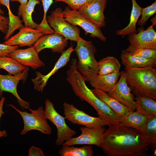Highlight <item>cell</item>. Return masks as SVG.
Instances as JSON below:
<instances>
[{
	"instance_id": "obj_7",
	"label": "cell",
	"mask_w": 156,
	"mask_h": 156,
	"mask_svg": "<svg viewBox=\"0 0 156 156\" xmlns=\"http://www.w3.org/2000/svg\"><path fill=\"white\" fill-rule=\"evenodd\" d=\"M62 9L56 8L47 17L49 26L53 28L55 33L63 36L67 40L77 42L80 33L79 27L66 21L63 16Z\"/></svg>"
},
{
	"instance_id": "obj_23",
	"label": "cell",
	"mask_w": 156,
	"mask_h": 156,
	"mask_svg": "<svg viewBox=\"0 0 156 156\" xmlns=\"http://www.w3.org/2000/svg\"><path fill=\"white\" fill-rule=\"evenodd\" d=\"M132 9L130 21L128 25L124 28L117 30L116 33L117 35H120L124 38L127 35L129 36L133 34H136V24L138 19L141 15L142 9L137 3L135 0H131Z\"/></svg>"
},
{
	"instance_id": "obj_3",
	"label": "cell",
	"mask_w": 156,
	"mask_h": 156,
	"mask_svg": "<svg viewBox=\"0 0 156 156\" xmlns=\"http://www.w3.org/2000/svg\"><path fill=\"white\" fill-rule=\"evenodd\" d=\"M126 81L132 94L136 96H146L156 100V69L125 67Z\"/></svg>"
},
{
	"instance_id": "obj_14",
	"label": "cell",
	"mask_w": 156,
	"mask_h": 156,
	"mask_svg": "<svg viewBox=\"0 0 156 156\" xmlns=\"http://www.w3.org/2000/svg\"><path fill=\"white\" fill-rule=\"evenodd\" d=\"M107 0H93L79 10L82 16L100 28L105 25L104 11L106 7Z\"/></svg>"
},
{
	"instance_id": "obj_2",
	"label": "cell",
	"mask_w": 156,
	"mask_h": 156,
	"mask_svg": "<svg viewBox=\"0 0 156 156\" xmlns=\"http://www.w3.org/2000/svg\"><path fill=\"white\" fill-rule=\"evenodd\" d=\"M77 60L73 59L66 73V80L75 95L82 101L89 104L107 125L119 123V117L105 103L97 97L86 85L84 77L77 68Z\"/></svg>"
},
{
	"instance_id": "obj_6",
	"label": "cell",
	"mask_w": 156,
	"mask_h": 156,
	"mask_svg": "<svg viewBox=\"0 0 156 156\" xmlns=\"http://www.w3.org/2000/svg\"><path fill=\"white\" fill-rule=\"evenodd\" d=\"M45 114L46 118L51 121L57 129V138L55 144L60 146L66 140L76 134L75 131L70 128L66 124L65 117L59 114L54 107V105L49 99L45 102Z\"/></svg>"
},
{
	"instance_id": "obj_38",
	"label": "cell",
	"mask_w": 156,
	"mask_h": 156,
	"mask_svg": "<svg viewBox=\"0 0 156 156\" xmlns=\"http://www.w3.org/2000/svg\"><path fill=\"white\" fill-rule=\"evenodd\" d=\"M11 1H18L20 3L21 5H24L28 2V0H10Z\"/></svg>"
},
{
	"instance_id": "obj_31",
	"label": "cell",
	"mask_w": 156,
	"mask_h": 156,
	"mask_svg": "<svg viewBox=\"0 0 156 156\" xmlns=\"http://www.w3.org/2000/svg\"><path fill=\"white\" fill-rule=\"evenodd\" d=\"M156 12V1L151 5L144 8H142L141 17L138 22V24L143 27L149 18Z\"/></svg>"
},
{
	"instance_id": "obj_20",
	"label": "cell",
	"mask_w": 156,
	"mask_h": 156,
	"mask_svg": "<svg viewBox=\"0 0 156 156\" xmlns=\"http://www.w3.org/2000/svg\"><path fill=\"white\" fill-rule=\"evenodd\" d=\"M120 74V72L119 71L104 75H97L89 82L94 88L108 93L118 82Z\"/></svg>"
},
{
	"instance_id": "obj_1",
	"label": "cell",
	"mask_w": 156,
	"mask_h": 156,
	"mask_svg": "<svg viewBox=\"0 0 156 156\" xmlns=\"http://www.w3.org/2000/svg\"><path fill=\"white\" fill-rule=\"evenodd\" d=\"M104 132L100 148L108 156H146L149 144L139 131L118 123Z\"/></svg>"
},
{
	"instance_id": "obj_33",
	"label": "cell",
	"mask_w": 156,
	"mask_h": 156,
	"mask_svg": "<svg viewBox=\"0 0 156 156\" xmlns=\"http://www.w3.org/2000/svg\"><path fill=\"white\" fill-rule=\"evenodd\" d=\"M130 53L135 56L144 59H156V50L140 49Z\"/></svg>"
},
{
	"instance_id": "obj_15",
	"label": "cell",
	"mask_w": 156,
	"mask_h": 156,
	"mask_svg": "<svg viewBox=\"0 0 156 156\" xmlns=\"http://www.w3.org/2000/svg\"><path fill=\"white\" fill-rule=\"evenodd\" d=\"M19 31L6 40L3 44L10 46L31 47L45 34L40 31L25 26L20 28Z\"/></svg>"
},
{
	"instance_id": "obj_12",
	"label": "cell",
	"mask_w": 156,
	"mask_h": 156,
	"mask_svg": "<svg viewBox=\"0 0 156 156\" xmlns=\"http://www.w3.org/2000/svg\"><path fill=\"white\" fill-rule=\"evenodd\" d=\"M120 72L119 80L107 93L124 105L134 111L137 106L135 97L127 84L125 71Z\"/></svg>"
},
{
	"instance_id": "obj_29",
	"label": "cell",
	"mask_w": 156,
	"mask_h": 156,
	"mask_svg": "<svg viewBox=\"0 0 156 156\" xmlns=\"http://www.w3.org/2000/svg\"><path fill=\"white\" fill-rule=\"evenodd\" d=\"M26 67L10 57H0V68L5 69L10 75L20 74Z\"/></svg>"
},
{
	"instance_id": "obj_5",
	"label": "cell",
	"mask_w": 156,
	"mask_h": 156,
	"mask_svg": "<svg viewBox=\"0 0 156 156\" xmlns=\"http://www.w3.org/2000/svg\"><path fill=\"white\" fill-rule=\"evenodd\" d=\"M8 105L15 109L22 117L24 123L23 129L20 134L24 135L28 131L32 130H36L41 133L50 135L52 133V129L48 124L46 118L44 110L42 106L36 110L29 108L30 112L29 113L26 111H22L11 104Z\"/></svg>"
},
{
	"instance_id": "obj_24",
	"label": "cell",
	"mask_w": 156,
	"mask_h": 156,
	"mask_svg": "<svg viewBox=\"0 0 156 156\" xmlns=\"http://www.w3.org/2000/svg\"><path fill=\"white\" fill-rule=\"evenodd\" d=\"M40 3L38 0H29L24 5H20L18 8V16H21L25 25L37 29L38 24L33 21L32 14L34 12L35 6Z\"/></svg>"
},
{
	"instance_id": "obj_17",
	"label": "cell",
	"mask_w": 156,
	"mask_h": 156,
	"mask_svg": "<svg viewBox=\"0 0 156 156\" xmlns=\"http://www.w3.org/2000/svg\"><path fill=\"white\" fill-rule=\"evenodd\" d=\"M74 51L73 46L64 51L52 70L48 74L44 75L40 72H36V77L31 79L34 84V88L39 92H42L49 78L61 68L66 65L69 61L72 53Z\"/></svg>"
},
{
	"instance_id": "obj_10",
	"label": "cell",
	"mask_w": 156,
	"mask_h": 156,
	"mask_svg": "<svg viewBox=\"0 0 156 156\" xmlns=\"http://www.w3.org/2000/svg\"><path fill=\"white\" fill-rule=\"evenodd\" d=\"M153 25L145 30L143 27L138 29V33L128 36L129 45L126 50L132 53L138 50H156V32Z\"/></svg>"
},
{
	"instance_id": "obj_32",
	"label": "cell",
	"mask_w": 156,
	"mask_h": 156,
	"mask_svg": "<svg viewBox=\"0 0 156 156\" xmlns=\"http://www.w3.org/2000/svg\"><path fill=\"white\" fill-rule=\"evenodd\" d=\"M93 0H55V2H62L68 5L70 9L78 10L83 6Z\"/></svg>"
},
{
	"instance_id": "obj_11",
	"label": "cell",
	"mask_w": 156,
	"mask_h": 156,
	"mask_svg": "<svg viewBox=\"0 0 156 156\" xmlns=\"http://www.w3.org/2000/svg\"><path fill=\"white\" fill-rule=\"evenodd\" d=\"M29 70V68L26 66L21 73L14 76L0 74V97H1L3 92L12 93L16 98L17 102L23 109H28L30 104L21 98L17 93V87L20 81L26 80Z\"/></svg>"
},
{
	"instance_id": "obj_16",
	"label": "cell",
	"mask_w": 156,
	"mask_h": 156,
	"mask_svg": "<svg viewBox=\"0 0 156 156\" xmlns=\"http://www.w3.org/2000/svg\"><path fill=\"white\" fill-rule=\"evenodd\" d=\"M67 42L63 36L55 33L41 36L32 47L38 53L48 48L51 49L53 53H62L66 46Z\"/></svg>"
},
{
	"instance_id": "obj_25",
	"label": "cell",
	"mask_w": 156,
	"mask_h": 156,
	"mask_svg": "<svg viewBox=\"0 0 156 156\" xmlns=\"http://www.w3.org/2000/svg\"><path fill=\"white\" fill-rule=\"evenodd\" d=\"M136 111L150 117L156 116V102L151 97L146 96H136Z\"/></svg>"
},
{
	"instance_id": "obj_36",
	"label": "cell",
	"mask_w": 156,
	"mask_h": 156,
	"mask_svg": "<svg viewBox=\"0 0 156 156\" xmlns=\"http://www.w3.org/2000/svg\"><path fill=\"white\" fill-rule=\"evenodd\" d=\"M28 156H44L45 155L41 148L32 146L29 150Z\"/></svg>"
},
{
	"instance_id": "obj_19",
	"label": "cell",
	"mask_w": 156,
	"mask_h": 156,
	"mask_svg": "<svg viewBox=\"0 0 156 156\" xmlns=\"http://www.w3.org/2000/svg\"><path fill=\"white\" fill-rule=\"evenodd\" d=\"M122 62L125 67L142 68L151 67L155 68L156 59H146L135 56L126 50L122 51Z\"/></svg>"
},
{
	"instance_id": "obj_28",
	"label": "cell",
	"mask_w": 156,
	"mask_h": 156,
	"mask_svg": "<svg viewBox=\"0 0 156 156\" xmlns=\"http://www.w3.org/2000/svg\"><path fill=\"white\" fill-rule=\"evenodd\" d=\"M58 153L61 156H92L94 151L91 146L76 147L73 146H62Z\"/></svg>"
},
{
	"instance_id": "obj_4",
	"label": "cell",
	"mask_w": 156,
	"mask_h": 156,
	"mask_svg": "<svg viewBox=\"0 0 156 156\" xmlns=\"http://www.w3.org/2000/svg\"><path fill=\"white\" fill-rule=\"evenodd\" d=\"M74 49L78 57L77 68L86 81H89L98 75V62L94 54L96 50L92 42L87 41L79 37Z\"/></svg>"
},
{
	"instance_id": "obj_21",
	"label": "cell",
	"mask_w": 156,
	"mask_h": 156,
	"mask_svg": "<svg viewBox=\"0 0 156 156\" xmlns=\"http://www.w3.org/2000/svg\"><path fill=\"white\" fill-rule=\"evenodd\" d=\"M91 90L97 97L106 103L119 117L124 116L129 112L133 111L120 103L106 92L95 88Z\"/></svg>"
},
{
	"instance_id": "obj_13",
	"label": "cell",
	"mask_w": 156,
	"mask_h": 156,
	"mask_svg": "<svg viewBox=\"0 0 156 156\" xmlns=\"http://www.w3.org/2000/svg\"><path fill=\"white\" fill-rule=\"evenodd\" d=\"M81 134L66 140L62 146H74L77 144L94 145L100 148V145L104 132L106 130L104 126L96 128L86 127L80 128Z\"/></svg>"
},
{
	"instance_id": "obj_37",
	"label": "cell",
	"mask_w": 156,
	"mask_h": 156,
	"mask_svg": "<svg viewBox=\"0 0 156 156\" xmlns=\"http://www.w3.org/2000/svg\"><path fill=\"white\" fill-rule=\"evenodd\" d=\"M5 100V97H1V99L0 101V120L1 116L5 112L3 109V105ZM7 136V133L5 130L1 131L0 130V138L2 137H6Z\"/></svg>"
},
{
	"instance_id": "obj_39",
	"label": "cell",
	"mask_w": 156,
	"mask_h": 156,
	"mask_svg": "<svg viewBox=\"0 0 156 156\" xmlns=\"http://www.w3.org/2000/svg\"><path fill=\"white\" fill-rule=\"evenodd\" d=\"M1 3L0 2V14H1L2 15H3L4 14V12L1 9Z\"/></svg>"
},
{
	"instance_id": "obj_9",
	"label": "cell",
	"mask_w": 156,
	"mask_h": 156,
	"mask_svg": "<svg viewBox=\"0 0 156 156\" xmlns=\"http://www.w3.org/2000/svg\"><path fill=\"white\" fill-rule=\"evenodd\" d=\"M62 13L65 20L74 26L78 25L85 31L86 35L90 34V37H96L103 42L106 40L100 28L81 14L78 10L66 7Z\"/></svg>"
},
{
	"instance_id": "obj_22",
	"label": "cell",
	"mask_w": 156,
	"mask_h": 156,
	"mask_svg": "<svg viewBox=\"0 0 156 156\" xmlns=\"http://www.w3.org/2000/svg\"><path fill=\"white\" fill-rule=\"evenodd\" d=\"M119 118V123L139 131L149 117L137 111H131L125 116Z\"/></svg>"
},
{
	"instance_id": "obj_30",
	"label": "cell",
	"mask_w": 156,
	"mask_h": 156,
	"mask_svg": "<svg viewBox=\"0 0 156 156\" xmlns=\"http://www.w3.org/2000/svg\"><path fill=\"white\" fill-rule=\"evenodd\" d=\"M44 9V16L41 23L38 24V30L45 34H53L54 31L49 26L47 21L46 14L50 7L53 3V0H41Z\"/></svg>"
},
{
	"instance_id": "obj_8",
	"label": "cell",
	"mask_w": 156,
	"mask_h": 156,
	"mask_svg": "<svg viewBox=\"0 0 156 156\" xmlns=\"http://www.w3.org/2000/svg\"><path fill=\"white\" fill-rule=\"evenodd\" d=\"M63 105L65 118L73 124L92 129L107 125L105 121L99 117L91 116L84 111L78 109L72 104L64 102Z\"/></svg>"
},
{
	"instance_id": "obj_26",
	"label": "cell",
	"mask_w": 156,
	"mask_h": 156,
	"mask_svg": "<svg viewBox=\"0 0 156 156\" xmlns=\"http://www.w3.org/2000/svg\"><path fill=\"white\" fill-rule=\"evenodd\" d=\"M139 131L149 144L150 148L156 149V116L149 117Z\"/></svg>"
},
{
	"instance_id": "obj_18",
	"label": "cell",
	"mask_w": 156,
	"mask_h": 156,
	"mask_svg": "<svg viewBox=\"0 0 156 156\" xmlns=\"http://www.w3.org/2000/svg\"><path fill=\"white\" fill-rule=\"evenodd\" d=\"M38 53L32 46L25 49H17L10 53L9 56L25 66L36 69L45 65L39 58Z\"/></svg>"
},
{
	"instance_id": "obj_27",
	"label": "cell",
	"mask_w": 156,
	"mask_h": 156,
	"mask_svg": "<svg viewBox=\"0 0 156 156\" xmlns=\"http://www.w3.org/2000/svg\"><path fill=\"white\" fill-rule=\"evenodd\" d=\"M120 64L118 60L112 56H107L98 62V75H104L119 72Z\"/></svg>"
},
{
	"instance_id": "obj_40",
	"label": "cell",
	"mask_w": 156,
	"mask_h": 156,
	"mask_svg": "<svg viewBox=\"0 0 156 156\" xmlns=\"http://www.w3.org/2000/svg\"></svg>"
},
{
	"instance_id": "obj_34",
	"label": "cell",
	"mask_w": 156,
	"mask_h": 156,
	"mask_svg": "<svg viewBox=\"0 0 156 156\" xmlns=\"http://www.w3.org/2000/svg\"><path fill=\"white\" fill-rule=\"evenodd\" d=\"M18 45L10 46L0 44V57L9 56V54L18 49Z\"/></svg>"
},
{
	"instance_id": "obj_35",
	"label": "cell",
	"mask_w": 156,
	"mask_h": 156,
	"mask_svg": "<svg viewBox=\"0 0 156 156\" xmlns=\"http://www.w3.org/2000/svg\"><path fill=\"white\" fill-rule=\"evenodd\" d=\"M9 19L0 14V30L6 34L8 31L9 25Z\"/></svg>"
}]
</instances>
